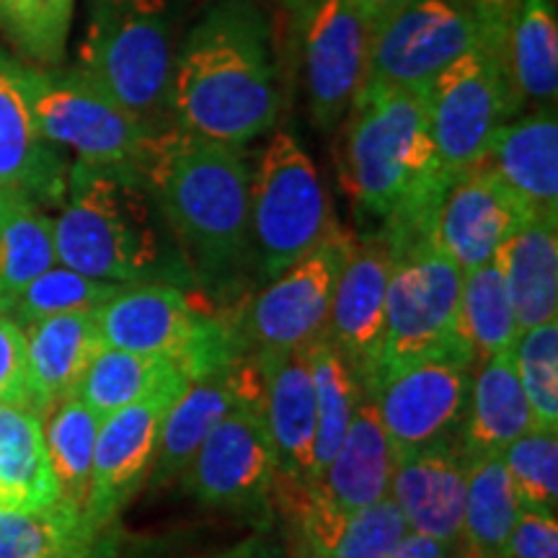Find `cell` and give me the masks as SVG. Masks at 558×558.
<instances>
[{
    "label": "cell",
    "instance_id": "13",
    "mask_svg": "<svg viewBox=\"0 0 558 558\" xmlns=\"http://www.w3.org/2000/svg\"><path fill=\"white\" fill-rule=\"evenodd\" d=\"M354 235L339 226L282 275L269 279L243 318V341L251 354H282L311 344L329 320L333 290Z\"/></svg>",
    "mask_w": 558,
    "mask_h": 558
},
{
    "label": "cell",
    "instance_id": "8",
    "mask_svg": "<svg viewBox=\"0 0 558 558\" xmlns=\"http://www.w3.org/2000/svg\"><path fill=\"white\" fill-rule=\"evenodd\" d=\"M463 271L437 246L422 239L393 254L386 295V333L373 388L383 375L437 354L469 352L458 331ZM365 388V390H367Z\"/></svg>",
    "mask_w": 558,
    "mask_h": 558
},
{
    "label": "cell",
    "instance_id": "23",
    "mask_svg": "<svg viewBox=\"0 0 558 558\" xmlns=\"http://www.w3.org/2000/svg\"><path fill=\"white\" fill-rule=\"evenodd\" d=\"M481 166L492 171L530 215L558 218L556 107L509 120L494 135Z\"/></svg>",
    "mask_w": 558,
    "mask_h": 558
},
{
    "label": "cell",
    "instance_id": "43",
    "mask_svg": "<svg viewBox=\"0 0 558 558\" xmlns=\"http://www.w3.org/2000/svg\"><path fill=\"white\" fill-rule=\"evenodd\" d=\"M507 558H558L556 514L520 507L512 535H509Z\"/></svg>",
    "mask_w": 558,
    "mask_h": 558
},
{
    "label": "cell",
    "instance_id": "32",
    "mask_svg": "<svg viewBox=\"0 0 558 558\" xmlns=\"http://www.w3.org/2000/svg\"><path fill=\"white\" fill-rule=\"evenodd\" d=\"M104 533L78 509H0V558H94Z\"/></svg>",
    "mask_w": 558,
    "mask_h": 558
},
{
    "label": "cell",
    "instance_id": "24",
    "mask_svg": "<svg viewBox=\"0 0 558 558\" xmlns=\"http://www.w3.org/2000/svg\"><path fill=\"white\" fill-rule=\"evenodd\" d=\"M393 469L396 458L383 429L378 407L365 390L354 409L344 442L331 463L313 481L311 492L337 512L352 514L388 497Z\"/></svg>",
    "mask_w": 558,
    "mask_h": 558
},
{
    "label": "cell",
    "instance_id": "25",
    "mask_svg": "<svg viewBox=\"0 0 558 558\" xmlns=\"http://www.w3.org/2000/svg\"><path fill=\"white\" fill-rule=\"evenodd\" d=\"M26 362H29L32 403L45 416L54 403L78 390V383L104 339L96 311H73L41 318L24 329Z\"/></svg>",
    "mask_w": 558,
    "mask_h": 558
},
{
    "label": "cell",
    "instance_id": "5",
    "mask_svg": "<svg viewBox=\"0 0 558 558\" xmlns=\"http://www.w3.org/2000/svg\"><path fill=\"white\" fill-rule=\"evenodd\" d=\"M173 60L166 0H88L75 68L150 130L171 122Z\"/></svg>",
    "mask_w": 558,
    "mask_h": 558
},
{
    "label": "cell",
    "instance_id": "47",
    "mask_svg": "<svg viewBox=\"0 0 558 558\" xmlns=\"http://www.w3.org/2000/svg\"><path fill=\"white\" fill-rule=\"evenodd\" d=\"M295 558H331L326 554H320V550H316L313 546H308L303 538H300V550L295 554Z\"/></svg>",
    "mask_w": 558,
    "mask_h": 558
},
{
    "label": "cell",
    "instance_id": "1",
    "mask_svg": "<svg viewBox=\"0 0 558 558\" xmlns=\"http://www.w3.org/2000/svg\"><path fill=\"white\" fill-rule=\"evenodd\" d=\"M140 171L194 288L233 298L251 259V169L241 148L166 122L150 132Z\"/></svg>",
    "mask_w": 558,
    "mask_h": 558
},
{
    "label": "cell",
    "instance_id": "29",
    "mask_svg": "<svg viewBox=\"0 0 558 558\" xmlns=\"http://www.w3.org/2000/svg\"><path fill=\"white\" fill-rule=\"evenodd\" d=\"M505 70L520 107H556L558 21L554 0H522L505 39Z\"/></svg>",
    "mask_w": 558,
    "mask_h": 558
},
{
    "label": "cell",
    "instance_id": "38",
    "mask_svg": "<svg viewBox=\"0 0 558 558\" xmlns=\"http://www.w3.org/2000/svg\"><path fill=\"white\" fill-rule=\"evenodd\" d=\"M124 288L128 284L86 277L58 264V267L41 271L37 279H32L5 316L16 320L21 329H26L29 324L60 316V313L101 308L111 298L120 295Z\"/></svg>",
    "mask_w": 558,
    "mask_h": 558
},
{
    "label": "cell",
    "instance_id": "37",
    "mask_svg": "<svg viewBox=\"0 0 558 558\" xmlns=\"http://www.w3.org/2000/svg\"><path fill=\"white\" fill-rule=\"evenodd\" d=\"M73 13L75 0H0V37L26 65L60 68Z\"/></svg>",
    "mask_w": 558,
    "mask_h": 558
},
{
    "label": "cell",
    "instance_id": "22",
    "mask_svg": "<svg viewBox=\"0 0 558 558\" xmlns=\"http://www.w3.org/2000/svg\"><path fill=\"white\" fill-rule=\"evenodd\" d=\"M465 484L469 456L458 437L399 460L388 494L399 505L411 533L456 546L463 525Z\"/></svg>",
    "mask_w": 558,
    "mask_h": 558
},
{
    "label": "cell",
    "instance_id": "18",
    "mask_svg": "<svg viewBox=\"0 0 558 558\" xmlns=\"http://www.w3.org/2000/svg\"><path fill=\"white\" fill-rule=\"evenodd\" d=\"M393 269L388 243L375 235L352 241L333 290L324 337L339 347L362 388H367L378 367L383 333H386V295Z\"/></svg>",
    "mask_w": 558,
    "mask_h": 558
},
{
    "label": "cell",
    "instance_id": "31",
    "mask_svg": "<svg viewBox=\"0 0 558 558\" xmlns=\"http://www.w3.org/2000/svg\"><path fill=\"white\" fill-rule=\"evenodd\" d=\"M54 220L19 192L0 190V316L41 271L58 267Z\"/></svg>",
    "mask_w": 558,
    "mask_h": 558
},
{
    "label": "cell",
    "instance_id": "6",
    "mask_svg": "<svg viewBox=\"0 0 558 558\" xmlns=\"http://www.w3.org/2000/svg\"><path fill=\"white\" fill-rule=\"evenodd\" d=\"M96 318L107 347L177 362L190 380L233 365L248 352L233 326L202 313L177 284H128L96 308Z\"/></svg>",
    "mask_w": 558,
    "mask_h": 558
},
{
    "label": "cell",
    "instance_id": "36",
    "mask_svg": "<svg viewBox=\"0 0 558 558\" xmlns=\"http://www.w3.org/2000/svg\"><path fill=\"white\" fill-rule=\"evenodd\" d=\"M177 373H181L177 362L166 357L104 347L81 378L75 396L104 418L130 403L143 401Z\"/></svg>",
    "mask_w": 558,
    "mask_h": 558
},
{
    "label": "cell",
    "instance_id": "10",
    "mask_svg": "<svg viewBox=\"0 0 558 558\" xmlns=\"http://www.w3.org/2000/svg\"><path fill=\"white\" fill-rule=\"evenodd\" d=\"M424 96L432 143L448 177L481 166L494 135L522 109L505 62L486 47L445 68Z\"/></svg>",
    "mask_w": 558,
    "mask_h": 558
},
{
    "label": "cell",
    "instance_id": "35",
    "mask_svg": "<svg viewBox=\"0 0 558 558\" xmlns=\"http://www.w3.org/2000/svg\"><path fill=\"white\" fill-rule=\"evenodd\" d=\"M313 390H316V478L344 442L354 409L365 393L339 347L320 333L308 344ZM313 478V481H316Z\"/></svg>",
    "mask_w": 558,
    "mask_h": 558
},
{
    "label": "cell",
    "instance_id": "45",
    "mask_svg": "<svg viewBox=\"0 0 558 558\" xmlns=\"http://www.w3.org/2000/svg\"><path fill=\"white\" fill-rule=\"evenodd\" d=\"M452 550H456L452 543L435 541V538H429V535L411 533L409 530V533L403 535V541L396 546V550L388 558H450Z\"/></svg>",
    "mask_w": 558,
    "mask_h": 558
},
{
    "label": "cell",
    "instance_id": "4",
    "mask_svg": "<svg viewBox=\"0 0 558 558\" xmlns=\"http://www.w3.org/2000/svg\"><path fill=\"white\" fill-rule=\"evenodd\" d=\"M54 248L62 267L107 282L194 284L137 166L75 160L54 218Z\"/></svg>",
    "mask_w": 558,
    "mask_h": 558
},
{
    "label": "cell",
    "instance_id": "49",
    "mask_svg": "<svg viewBox=\"0 0 558 558\" xmlns=\"http://www.w3.org/2000/svg\"><path fill=\"white\" fill-rule=\"evenodd\" d=\"M284 3H288V5H290V9H298V5H300V3H303V0H284Z\"/></svg>",
    "mask_w": 558,
    "mask_h": 558
},
{
    "label": "cell",
    "instance_id": "14",
    "mask_svg": "<svg viewBox=\"0 0 558 558\" xmlns=\"http://www.w3.org/2000/svg\"><path fill=\"white\" fill-rule=\"evenodd\" d=\"M275 471L262 380L209 432L181 478L194 497L209 507L248 509L271 497Z\"/></svg>",
    "mask_w": 558,
    "mask_h": 558
},
{
    "label": "cell",
    "instance_id": "21",
    "mask_svg": "<svg viewBox=\"0 0 558 558\" xmlns=\"http://www.w3.org/2000/svg\"><path fill=\"white\" fill-rule=\"evenodd\" d=\"M262 380L264 369L251 352L235 360L233 365L190 380L160 427L158 452L148 473L150 486L169 484L184 476L209 432L218 427L220 418L246 390L259 386Z\"/></svg>",
    "mask_w": 558,
    "mask_h": 558
},
{
    "label": "cell",
    "instance_id": "33",
    "mask_svg": "<svg viewBox=\"0 0 558 558\" xmlns=\"http://www.w3.org/2000/svg\"><path fill=\"white\" fill-rule=\"evenodd\" d=\"M41 418H47L45 445L60 501L88 518L90 471H94V448L101 416L73 393L54 403Z\"/></svg>",
    "mask_w": 558,
    "mask_h": 558
},
{
    "label": "cell",
    "instance_id": "17",
    "mask_svg": "<svg viewBox=\"0 0 558 558\" xmlns=\"http://www.w3.org/2000/svg\"><path fill=\"white\" fill-rule=\"evenodd\" d=\"M264 369V414L275 448L277 499H290L316 478V390L308 344L282 354H254Z\"/></svg>",
    "mask_w": 558,
    "mask_h": 558
},
{
    "label": "cell",
    "instance_id": "3",
    "mask_svg": "<svg viewBox=\"0 0 558 558\" xmlns=\"http://www.w3.org/2000/svg\"><path fill=\"white\" fill-rule=\"evenodd\" d=\"M279 109L282 94L267 16L251 0H218L177 50L171 122L243 148L275 130Z\"/></svg>",
    "mask_w": 558,
    "mask_h": 558
},
{
    "label": "cell",
    "instance_id": "41",
    "mask_svg": "<svg viewBox=\"0 0 558 558\" xmlns=\"http://www.w3.org/2000/svg\"><path fill=\"white\" fill-rule=\"evenodd\" d=\"M409 533L399 505L393 497H383L357 509L339 527L329 550L331 558H388Z\"/></svg>",
    "mask_w": 558,
    "mask_h": 558
},
{
    "label": "cell",
    "instance_id": "2",
    "mask_svg": "<svg viewBox=\"0 0 558 558\" xmlns=\"http://www.w3.org/2000/svg\"><path fill=\"white\" fill-rule=\"evenodd\" d=\"M337 166L354 213L378 222L390 254L429 239L452 177L437 160L424 90L365 83L341 120Z\"/></svg>",
    "mask_w": 558,
    "mask_h": 558
},
{
    "label": "cell",
    "instance_id": "20",
    "mask_svg": "<svg viewBox=\"0 0 558 558\" xmlns=\"http://www.w3.org/2000/svg\"><path fill=\"white\" fill-rule=\"evenodd\" d=\"M68 169L34 120L24 62L0 45V190L24 194L41 207H60Z\"/></svg>",
    "mask_w": 558,
    "mask_h": 558
},
{
    "label": "cell",
    "instance_id": "26",
    "mask_svg": "<svg viewBox=\"0 0 558 558\" xmlns=\"http://www.w3.org/2000/svg\"><path fill=\"white\" fill-rule=\"evenodd\" d=\"M520 331L558 313V218L530 215L514 226L497 256Z\"/></svg>",
    "mask_w": 558,
    "mask_h": 558
},
{
    "label": "cell",
    "instance_id": "16",
    "mask_svg": "<svg viewBox=\"0 0 558 558\" xmlns=\"http://www.w3.org/2000/svg\"><path fill=\"white\" fill-rule=\"evenodd\" d=\"M186 386L190 378L177 373L143 401L101 418L88 492V520L99 530H109L137 486L148 478L163 418Z\"/></svg>",
    "mask_w": 558,
    "mask_h": 558
},
{
    "label": "cell",
    "instance_id": "42",
    "mask_svg": "<svg viewBox=\"0 0 558 558\" xmlns=\"http://www.w3.org/2000/svg\"><path fill=\"white\" fill-rule=\"evenodd\" d=\"M0 403L34 409L26 337L24 329L9 316H0Z\"/></svg>",
    "mask_w": 558,
    "mask_h": 558
},
{
    "label": "cell",
    "instance_id": "12",
    "mask_svg": "<svg viewBox=\"0 0 558 558\" xmlns=\"http://www.w3.org/2000/svg\"><path fill=\"white\" fill-rule=\"evenodd\" d=\"M471 354H437L383 375L367 393L378 407L396 463L414 452L458 439L473 383Z\"/></svg>",
    "mask_w": 558,
    "mask_h": 558
},
{
    "label": "cell",
    "instance_id": "27",
    "mask_svg": "<svg viewBox=\"0 0 558 558\" xmlns=\"http://www.w3.org/2000/svg\"><path fill=\"white\" fill-rule=\"evenodd\" d=\"M535 427L533 411L520 386L514 349L494 354L473 369L469 411L460 445L465 456H501L514 439Z\"/></svg>",
    "mask_w": 558,
    "mask_h": 558
},
{
    "label": "cell",
    "instance_id": "39",
    "mask_svg": "<svg viewBox=\"0 0 558 558\" xmlns=\"http://www.w3.org/2000/svg\"><path fill=\"white\" fill-rule=\"evenodd\" d=\"M520 507L556 514L558 509V432L533 427L501 452Z\"/></svg>",
    "mask_w": 558,
    "mask_h": 558
},
{
    "label": "cell",
    "instance_id": "46",
    "mask_svg": "<svg viewBox=\"0 0 558 558\" xmlns=\"http://www.w3.org/2000/svg\"><path fill=\"white\" fill-rule=\"evenodd\" d=\"M354 3H357L362 16L367 19V24L375 29V26L383 24L390 13L403 9V5L411 3V0H354Z\"/></svg>",
    "mask_w": 558,
    "mask_h": 558
},
{
    "label": "cell",
    "instance_id": "48",
    "mask_svg": "<svg viewBox=\"0 0 558 558\" xmlns=\"http://www.w3.org/2000/svg\"><path fill=\"white\" fill-rule=\"evenodd\" d=\"M94 558H114V554H111L107 538L101 541V546H99V550H96V554H94Z\"/></svg>",
    "mask_w": 558,
    "mask_h": 558
},
{
    "label": "cell",
    "instance_id": "9",
    "mask_svg": "<svg viewBox=\"0 0 558 558\" xmlns=\"http://www.w3.org/2000/svg\"><path fill=\"white\" fill-rule=\"evenodd\" d=\"M24 86L41 137L94 166H137L150 128L86 78L78 68H34L24 62Z\"/></svg>",
    "mask_w": 558,
    "mask_h": 558
},
{
    "label": "cell",
    "instance_id": "15",
    "mask_svg": "<svg viewBox=\"0 0 558 558\" xmlns=\"http://www.w3.org/2000/svg\"><path fill=\"white\" fill-rule=\"evenodd\" d=\"M300 52L313 124L333 132L365 86L373 26L354 0H303Z\"/></svg>",
    "mask_w": 558,
    "mask_h": 558
},
{
    "label": "cell",
    "instance_id": "34",
    "mask_svg": "<svg viewBox=\"0 0 558 558\" xmlns=\"http://www.w3.org/2000/svg\"><path fill=\"white\" fill-rule=\"evenodd\" d=\"M458 331L476 367L494 354L518 344L522 331L514 318L512 300H509L505 275H501L497 259L463 275Z\"/></svg>",
    "mask_w": 558,
    "mask_h": 558
},
{
    "label": "cell",
    "instance_id": "11",
    "mask_svg": "<svg viewBox=\"0 0 558 558\" xmlns=\"http://www.w3.org/2000/svg\"><path fill=\"white\" fill-rule=\"evenodd\" d=\"M484 47L463 0H411L369 34L367 86L427 90L452 62Z\"/></svg>",
    "mask_w": 558,
    "mask_h": 558
},
{
    "label": "cell",
    "instance_id": "40",
    "mask_svg": "<svg viewBox=\"0 0 558 558\" xmlns=\"http://www.w3.org/2000/svg\"><path fill=\"white\" fill-rule=\"evenodd\" d=\"M514 365L535 427L558 432V318L520 333Z\"/></svg>",
    "mask_w": 558,
    "mask_h": 558
},
{
    "label": "cell",
    "instance_id": "50",
    "mask_svg": "<svg viewBox=\"0 0 558 558\" xmlns=\"http://www.w3.org/2000/svg\"><path fill=\"white\" fill-rule=\"evenodd\" d=\"M450 558H463V556H458V554H456V550H452V556H450Z\"/></svg>",
    "mask_w": 558,
    "mask_h": 558
},
{
    "label": "cell",
    "instance_id": "30",
    "mask_svg": "<svg viewBox=\"0 0 558 558\" xmlns=\"http://www.w3.org/2000/svg\"><path fill=\"white\" fill-rule=\"evenodd\" d=\"M518 514L520 499L501 456L469 458L463 525L456 554L463 558H507Z\"/></svg>",
    "mask_w": 558,
    "mask_h": 558
},
{
    "label": "cell",
    "instance_id": "28",
    "mask_svg": "<svg viewBox=\"0 0 558 558\" xmlns=\"http://www.w3.org/2000/svg\"><path fill=\"white\" fill-rule=\"evenodd\" d=\"M60 501L45 445V418L0 403V509H45Z\"/></svg>",
    "mask_w": 558,
    "mask_h": 558
},
{
    "label": "cell",
    "instance_id": "7",
    "mask_svg": "<svg viewBox=\"0 0 558 558\" xmlns=\"http://www.w3.org/2000/svg\"><path fill=\"white\" fill-rule=\"evenodd\" d=\"M337 220L316 163L290 132H275L251 171V254L275 279L331 233Z\"/></svg>",
    "mask_w": 558,
    "mask_h": 558
},
{
    "label": "cell",
    "instance_id": "44",
    "mask_svg": "<svg viewBox=\"0 0 558 558\" xmlns=\"http://www.w3.org/2000/svg\"><path fill=\"white\" fill-rule=\"evenodd\" d=\"M469 5L473 16L478 19L481 29H484V47L492 54L505 58V39L507 29L512 24L514 13H518L522 0H463ZM505 62V60H501Z\"/></svg>",
    "mask_w": 558,
    "mask_h": 558
},
{
    "label": "cell",
    "instance_id": "19",
    "mask_svg": "<svg viewBox=\"0 0 558 558\" xmlns=\"http://www.w3.org/2000/svg\"><path fill=\"white\" fill-rule=\"evenodd\" d=\"M525 218L530 213L507 186L484 166H476L448 181L435 209L432 239L465 275L492 262Z\"/></svg>",
    "mask_w": 558,
    "mask_h": 558
}]
</instances>
